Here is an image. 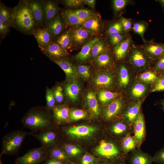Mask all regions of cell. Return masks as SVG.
<instances>
[{"label": "cell", "instance_id": "5b68a950", "mask_svg": "<svg viewBox=\"0 0 164 164\" xmlns=\"http://www.w3.org/2000/svg\"><path fill=\"white\" fill-rule=\"evenodd\" d=\"M54 127L39 132L38 133L30 132L40 142L41 146L48 151L57 147L56 145L57 139V133Z\"/></svg>", "mask_w": 164, "mask_h": 164}, {"label": "cell", "instance_id": "7a4b0ae2", "mask_svg": "<svg viewBox=\"0 0 164 164\" xmlns=\"http://www.w3.org/2000/svg\"><path fill=\"white\" fill-rule=\"evenodd\" d=\"M11 26L25 33H32L36 26L29 0H21L13 8Z\"/></svg>", "mask_w": 164, "mask_h": 164}, {"label": "cell", "instance_id": "d6a6232c", "mask_svg": "<svg viewBox=\"0 0 164 164\" xmlns=\"http://www.w3.org/2000/svg\"><path fill=\"white\" fill-rule=\"evenodd\" d=\"M61 148L57 146L49 151V157L65 164L68 161V158Z\"/></svg>", "mask_w": 164, "mask_h": 164}, {"label": "cell", "instance_id": "83f0119b", "mask_svg": "<svg viewBox=\"0 0 164 164\" xmlns=\"http://www.w3.org/2000/svg\"><path fill=\"white\" fill-rule=\"evenodd\" d=\"M130 164H152L153 158L150 155L141 151H135L131 156Z\"/></svg>", "mask_w": 164, "mask_h": 164}, {"label": "cell", "instance_id": "ac0fdd59", "mask_svg": "<svg viewBox=\"0 0 164 164\" xmlns=\"http://www.w3.org/2000/svg\"><path fill=\"white\" fill-rule=\"evenodd\" d=\"M44 22L46 25L57 15L59 10L57 3L51 0L43 1Z\"/></svg>", "mask_w": 164, "mask_h": 164}, {"label": "cell", "instance_id": "ab89813d", "mask_svg": "<svg viewBox=\"0 0 164 164\" xmlns=\"http://www.w3.org/2000/svg\"><path fill=\"white\" fill-rule=\"evenodd\" d=\"M45 98L46 102V106L52 110L56 105V101L53 92L51 89L47 86L46 88Z\"/></svg>", "mask_w": 164, "mask_h": 164}, {"label": "cell", "instance_id": "e575fe53", "mask_svg": "<svg viewBox=\"0 0 164 164\" xmlns=\"http://www.w3.org/2000/svg\"><path fill=\"white\" fill-rule=\"evenodd\" d=\"M148 26V23L144 21L135 22L132 25V30L135 33L141 37L144 43L146 41L144 38V34Z\"/></svg>", "mask_w": 164, "mask_h": 164}, {"label": "cell", "instance_id": "1f68e13d", "mask_svg": "<svg viewBox=\"0 0 164 164\" xmlns=\"http://www.w3.org/2000/svg\"><path fill=\"white\" fill-rule=\"evenodd\" d=\"M142 104L141 101H138L127 110L125 113V116L128 121L130 123H134L137 119Z\"/></svg>", "mask_w": 164, "mask_h": 164}, {"label": "cell", "instance_id": "003e7915", "mask_svg": "<svg viewBox=\"0 0 164 164\" xmlns=\"http://www.w3.org/2000/svg\"><path fill=\"white\" fill-rule=\"evenodd\" d=\"M0 164H2V163L1 162V163H0Z\"/></svg>", "mask_w": 164, "mask_h": 164}, {"label": "cell", "instance_id": "db71d44e", "mask_svg": "<svg viewBox=\"0 0 164 164\" xmlns=\"http://www.w3.org/2000/svg\"><path fill=\"white\" fill-rule=\"evenodd\" d=\"M64 2L67 6L74 8L79 7L84 3L83 0H66Z\"/></svg>", "mask_w": 164, "mask_h": 164}, {"label": "cell", "instance_id": "7dc6e473", "mask_svg": "<svg viewBox=\"0 0 164 164\" xmlns=\"http://www.w3.org/2000/svg\"><path fill=\"white\" fill-rule=\"evenodd\" d=\"M78 75L84 80H87L91 75L90 67L87 66L79 65L76 67Z\"/></svg>", "mask_w": 164, "mask_h": 164}, {"label": "cell", "instance_id": "8992f818", "mask_svg": "<svg viewBox=\"0 0 164 164\" xmlns=\"http://www.w3.org/2000/svg\"><path fill=\"white\" fill-rule=\"evenodd\" d=\"M40 49L43 54L54 62L67 57L69 55L67 50L63 48L54 42Z\"/></svg>", "mask_w": 164, "mask_h": 164}, {"label": "cell", "instance_id": "2e32d148", "mask_svg": "<svg viewBox=\"0 0 164 164\" xmlns=\"http://www.w3.org/2000/svg\"><path fill=\"white\" fill-rule=\"evenodd\" d=\"M131 36H129L123 41L114 46L113 52L116 60H121L124 59L133 44Z\"/></svg>", "mask_w": 164, "mask_h": 164}, {"label": "cell", "instance_id": "8fae6325", "mask_svg": "<svg viewBox=\"0 0 164 164\" xmlns=\"http://www.w3.org/2000/svg\"><path fill=\"white\" fill-rule=\"evenodd\" d=\"M95 131V128L93 127L81 125L66 128L64 130V132L69 137L81 138L90 135Z\"/></svg>", "mask_w": 164, "mask_h": 164}, {"label": "cell", "instance_id": "94428289", "mask_svg": "<svg viewBox=\"0 0 164 164\" xmlns=\"http://www.w3.org/2000/svg\"><path fill=\"white\" fill-rule=\"evenodd\" d=\"M162 5L164 8V0H157Z\"/></svg>", "mask_w": 164, "mask_h": 164}, {"label": "cell", "instance_id": "e0dca14e", "mask_svg": "<svg viewBox=\"0 0 164 164\" xmlns=\"http://www.w3.org/2000/svg\"><path fill=\"white\" fill-rule=\"evenodd\" d=\"M82 27L86 29L91 36L99 34L103 27L100 15L96 14L94 17L85 21Z\"/></svg>", "mask_w": 164, "mask_h": 164}, {"label": "cell", "instance_id": "6da1fadb", "mask_svg": "<svg viewBox=\"0 0 164 164\" xmlns=\"http://www.w3.org/2000/svg\"><path fill=\"white\" fill-rule=\"evenodd\" d=\"M21 122L32 132L36 133L54 127L55 123L52 110L46 106L32 107L22 118Z\"/></svg>", "mask_w": 164, "mask_h": 164}, {"label": "cell", "instance_id": "681fc988", "mask_svg": "<svg viewBox=\"0 0 164 164\" xmlns=\"http://www.w3.org/2000/svg\"><path fill=\"white\" fill-rule=\"evenodd\" d=\"M127 129L125 124L122 122H118L113 126L112 131L115 134L120 135L126 132Z\"/></svg>", "mask_w": 164, "mask_h": 164}, {"label": "cell", "instance_id": "e7e4bbea", "mask_svg": "<svg viewBox=\"0 0 164 164\" xmlns=\"http://www.w3.org/2000/svg\"><path fill=\"white\" fill-rule=\"evenodd\" d=\"M121 164H126L125 163V162H123L122 163H121Z\"/></svg>", "mask_w": 164, "mask_h": 164}, {"label": "cell", "instance_id": "4fadbf2b", "mask_svg": "<svg viewBox=\"0 0 164 164\" xmlns=\"http://www.w3.org/2000/svg\"><path fill=\"white\" fill-rule=\"evenodd\" d=\"M90 36L87 31L82 27H77L73 29L72 39L69 49L73 50L79 47L87 41Z\"/></svg>", "mask_w": 164, "mask_h": 164}, {"label": "cell", "instance_id": "277c9868", "mask_svg": "<svg viewBox=\"0 0 164 164\" xmlns=\"http://www.w3.org/2000/svg\"><path fill=\"white\" fill-rule=\"evenodd\" d=\"M49 157L48 151L42 146L29 150L25 154L18 157L15 164H39Z\"/></svg>", "mask_w": 164, "mask_h": 164}, {"label": "cell", "instance_id": "f546056e", "mask_svg": "<svg viewBox=\"0 0 164 164\" xmlns=\"http://www.w3.org/2000/svg\"><path fill=\"white\" fill-rule=\"evenodd\" d=\"M13 8H11L2 3L0 4V21L9 27L11 26Z\"/></svg>", "mask_w": 164, "mask_h": 164}, {"label": "cell", "instance_id": "44dd1931", "mask_svg": "<svg viewBox=\"0 0 164 164\" xmlns=\"http://www.w3.org/2000/svg\"><path fill=\"white\" fill-rule=\"evenodd\" d=\"M134 137L137 145L139 146L143 141L145 135V125L143 114L139 112L138 117L134 122Z\"/></svg>", "mask_w": 164, "mask_h": 164}, {"label": "cell", "instance_id": "6125c7cd", "mask_svg": "<svg viewBox=\"0 0 164 164\" xmlns=\"http://www.w3.org/2000/svg\"><path fill=\"white\" fill-rule=\"evenodd\" d=\"M161 104L162 106V108L164 110V100L162 101Z\"/></svg>", "mask_w": 164, "mask_h": 164}, {"label": "cell", "instance_id": "484cf974", "mask_svg": "<svg viewBox=\"0 0 164 164\" xmlns=\"http://www.w3.org/2000/svg\"><path fill=\"white\" fill-rule=\"evenodd\" d=\"M100 39L98 38H95L88 41L83 46L81 50L76 56V60L80 62H84L86 61L90 56L92 47Z\"/></svg>", "mask_w": 164, "mask_h": 164}, {"label": "cell", "instance_id": "603a6c76", "mask_svg": "<svg viewBox=\"0 0 164 164\" xmlns=\"http://www.w3.org/2000/svg\"><path fill=\"white\" fill-rule=\"evenodd\" d=\"M86 104L92 116L97 117L100 113V109L95 93L89 91L87 93L85 97Z\"/></svg>", "mask_w": 164, "mask_h": 164}, {"label": "cell", "instance_id": "52a82bcc", "mask_svg": "<svg viewBox=\"0 0 164 164\" xmlns=\"http://www.w3.org/2000/svg\"><path fill=\"white\" fill-rule=\"evenodd\" d=\"M95 150L99 155L110 160L117 159L120 154L119 150L114 144L104 140L101 141Z\"/></svg>", "mask_w": 164, "mask_h": 164}, {"label": "cell", "instance_id": "c3c4849f", "mask_svg": "<svg viewBox=\"0 0 164 164\" xmlns=\"http://www.w3.org/2000/svg\"><path fill=\"white\" fill-rule=\"evenodd\" d=\"M119 20L124 32L128 34L132 30L133 24L132 20L131 19L126 18L124 17H121Z\"/></svg>", "mask_w": 164, "mask_h": 164}, {"label": "cell", "instance_id": "4dcf8cb0", "mask_svg": "<svg viewBox=\"0 0 164 164\" xmlns=\"http://www.w3.org/2000/svg\"><path fill=\"white\" fill-rule=\"evenodd\" d=\"M109 50V46L106 42L100 39L92 47L90 56L94 58L99 55L108 53Z\"/></svg>", "mask_w": 164, "mask_h": 164}, {"label": "cell", "instance_id": "8d00e7d4", "mask_svg": "<svg viewBox=\"0 0 164 164\" xmlns=\"http://www.w3.org/2000/svg\"><path fill=\"white\" fill-rule=\"evenodd\" d=\"M129 81L128 69L125 65L121 64L119 68V84L121 87H125L128 84Z\"/></svg>", "mask_w": 164, "mask_h": 164}, {"label": "cell", "instance_id": "816d5d0a", "mask_svg": "<svg viewBox=\"0 0 164 164\" xmlns=\"http://www.w3.org/2000/svg\"><path fill=\"white\" fill-rule=\"evenodd\" d=\"M155 83L152 92L164 91V78L159 77Z\"/></svg>", "mask_w": 164, "mask_h": 164}, {"label": "cell", "instance_id": "03108f58", "mask_svg": "<svg viewBox=\"0 0 164 164\" xmlns=\"http://www.w3.org/2000/svg\"><path fill=\"white\" fill-rule=\"evenodd\" d=\"M107 164V163H102V164Z\"/></svg>", "mask_w": 164, "mask_h": 164}, {"label": "cell", "instance_id": "d4e9b609", "mask_svg": "<svg viewBox=\"0 0 164 164\" xmlns=\"http://www.w3.org/2000/svg\"><path fill=\"white\" fill-rule=\"evenodd\" d=\"M64 22L61 17L57 15L46 25L52 38L58 36L61 34L63 29Z\"/></svg>", "mask_w": 164, "mask_h": 164}, {"label": "cell", "instance_id": "4316f807", "mask_svg": "<svg viewBox=\"0 0 164 164\" xmlns=\"http://www.w3.org/2000/svg\"><path fill=\"white\" fill-rule=\"evenodd\" d=\"M122 104V101L121 98L113 101L104 110L105 118L109 120L116 116L121 110Z\"/></svg>", "mask_w": 164, "mask_h": 164}, {"label": "cell", "instance_id": "5bb4252c", "mask_svg": "<svg viewBox=\"0 0 164 164\" xmlns=\"http://www.w3.org/2000/svg\"><path fill=\"white\" fill-rule=\"evenodd\" d=\"M52 111L55 123L59 125L69 121L70 108L67 104L56 105Z\"/></svg>", "mask_w": 164, "mask_h": 164}, {"label": "cell", "instance_id": "7402d4cb", "mask_svg": "<svg viewBox=\"0 0 164 164\" xmlns=\"http://www.w3.org/2000/svg\"><path fill=\"white\" fill-rule=\"evenodd\" d=\"M62 18L66 27L82 25L86 20L79 18L71 9H67L61 13Z\"/></svg>", "mask_w": 164, "mask_h": 164}, {"label": "cell", "instance_id": "60d3db41", "mask_svg": "<svg viewBox=\"0 0 164 164\" xmlns=\"http://www.w3.org/2000/svg\"><path fill=\"white\" fill-rule=\"evenodd\" d=\"M62 148L67 155L68 158L74 157L81 153V150L75 145L68 144H65Z\"/></svg>", "mask_w": 164, "mask_h": 164}, {"label": "cell", "instance_id": "7bdbcfd3", "mask_svg": "<svg viewBox=\"0 0 164 164\" xmlns=\"http://www.w3.org/2000/svg\"><path fill=\"white\" fill-rule=\"evenodd\" d=\"M73 10L74 13L79 18L86 21L94 17L96 14L88 9H79Z\"/></svg>", "mask_w": 164, "mask_h": 164}, {"label": "cell", "instance_id": "f1b7e54d", "mask_svg": "<svg viewBox=\"0 0 164 164\" xmlns=\"http://www.w3.org/2000/svg\"><path fill=\"white\" fill-rule=\"evenodd\" d=\"M73 35V29L66 30L57 36L55 42L63 48L67 50L69 49Z\"/></svg>", "mask_w": 164, "mask_h": 164}, {"label": "cell", "instance_id": "f6af8a7d", "mask_svg": "<svg viewBox=\"0 0 164 164\" xmlns=\"http://www.w3.org/2000/svg\"><path fill=\"white\" fill-rule=\"evenodd\" d=\"M86 116V112L83 110L70 109V120L72 121L78 120L85 118Z\"/></svg>", "mask_w": 164, "mask_h": 164}, {"label": "cell", "instance_id": "9a60e30c", "mask_svg": "<svg viewBox=\"0 0 164 164\" xmlns=\"http://www.w3.org/2000/svg\"><path fill=\"white\" fill-rule=\"evenodd\" d=\"M29 6L37 28L44 22L43 1L29 0Z\"/></svg>", "mask_w": 164, "mask_h": 164}, {"label": "cell", "instance_id": "f907efd6", "mask_svg": "<svg viewBox=\"0 0 164 164\" xmlns=\"http://www.w3.org/2000/svg\"><path fill=\"white\" fill-rule=\"evenodd\" d=\"M131 2L128 0H114L113 1V7L116 12L123 9Z\"/></svg>", "mask_w": 164, "mask_h": 164}, {"label": "cell", "instance_id": "f5cc1de1", "mask_svg": "<svg viewBox=\"0 0 164 164\" xmlns=\"http://www.w3.org/2000/svg\"><path fill=\"white\" fill-rule=\"evenodd\" d=\"M152 158L153 162L164 164V147L156 152Z\"/></svg>", "mask_w": 164, "mask_h": 164}, {"label": "cell", "instance_id": "74e56055", "mask_svg": "<svg viewBox=\"0 0 164 164\" xmlns=\"http://www.w3.org/2000/svg\"><path fill=\"white\" fill-rule=\"evenodd\" d=\"M137 145V142L134 136L128 135L123 139L122 146L126 152L134 149Z\"/></svg>", "mask_w": 164, "mask_h": 164}, {"label": "cell", "instance_id": "6f0895ef", "mask_svg": "<svg viewBox=\"0 0 164 164\" xmlns=\"http://www.w3.org/2000/svg\"><path fill=\"white\" fill-rule=\"evenodd\" d=\"M9 26L0 21V35L1 38H4L8 33Z\"/></svg>", "mask_w": 164, "mask_h": 164}, {"label": "cell", "instance_id": "680465c9", "mask_svg": "<svg viewBox=\"0 0 164 164\" xmlns=\"http://www.w3.org/2000/svg\"><path fill=\"white\" fill-rule=\"evenodd\" d=\"M42 164H64L63 162L49 157Z\"/></svg>", "mask_w": 164, "mask_h": 164}, {"label": "cell", "instance_id": "3957f363", "mask_svg": "<svg viewBox=\"0 0 164 164\" xmlns=\"http://www.w3.org/2000/svg\"><path fill=\"white\" fill-rule=\"evenodd\" d=\"M30 133L22 130H17L5 135L2 140L0 156L4 154L10 155L17 154L25 137Z\"/></svg>", "mask_w": 164, "mask_h": 164}, {"label": "cell", "instance_id": "d590c367", "mask_svg": "<svg viewBox=\"0 0 164 164\" xmlns=\"http://www.w3.org/2000/svg\"><path fill=\"white\" fill-rule=\"evenodd\" d=\"M54 94L56 101V105L63 104L65 97L64 85L57 84L51 89Z\"/></svg>", "mask_w": 164, "mask_h": 164}, {"label": "cell", "instance_id": "f35d334b", "mask_svg": "<svg viewBox=\"0 0 164 164\" xmlns=\"http://www.w3.org/2000/svg\"><path fill=\"white\" fill-rule=\"evenodd\" d=\"M109 38L110 43L115 46L120 43L129 36L125 33H116L107 35Z\"/></svg>", "mask_w": 164, "mask_h": 164}, {"label": "cell", "instance_id": "9c48e42d", "mask_svg": "<svg viewBox=\"0 0 164 164\" xmlns=\"http://www.w3.org/2000/svg\"><path fill=\"white\" fill-rule=\"evenodd\" d=\"M130 51L129 61L133 66L138 68H143L146 66L147 60L140 46L133 44Z\"/></svg>", "mask_w": 164, "mask_h": 164}, {"label": "cell", "instance_id": "d6986e66", "mask_svg": "<svg viewBox=\"0 0 164 164\" xmlns=\"http://www.w3.org/2000/svg\"><path fill=\"white\" fill-rule=\"evenodd\" d=\"M64 89L67 99L73 102L77 100L80 93L81 88L77 80L66 82L64 84Z\"/></svg>", "mask_w": 164, "mask_h": 164}, {"label": "cell", "instance_id": "91938a15", "mask_svg": "<svg viewBox=\"0 0 164 164\" xmlns=\"http://www.w3.org/2000/svg\"><path fill=\"white\" fill-rule=\"evenodd\" d=\"M83 3L87 5L91 8L94 9L95 5V0H83Z\"/></svg>", "mask_w": 164, "mask_h": 164}, {"label": "cell", "instance_id": "be15d7a7", "mask_svg": "<svg viewBox=\"0 0 164 164\" xmlns=\"http://www.w3.org/2000/svg\"><path fill=\"white\" fill-rule=\"evenodd\" d=\"M162 78H164V72L162 73V74L160 77Z\"/></svg>", "mask_w": 164, "mask_h": 164}, {"label": "cell", "instance_id": "bcb514c9", "mask_svg": "<svg viewBox=\"0 0 164 164\" xmlns=\"http://www.w3.org/2000/svg\"><path fill=\"white\" fill-rule=\"evenodd\" d=\"M146 90V87L144 84L141 83L136 84L132 89V95L134 98H139L143 95Z\"/></svg>", "mask_w": 164, "mask_h": 164}, {"label": "cell", "instance_id": "cb8c5ba5", "mask_svg": "<svg viewBox=\"0 0 164 164\" xmlns=\"http://www.w3.org/2000/svg\"><path fill=\"white\" fill-rule=\"evenodd\" d=\"M91 63L93 66L99 69L109 68L114 64L112 57L108 53L96 57L91 60Z\"/></svg>", "mask_w": 164, "mask_h": 164}, {"label": "cell", "instance_id": "9f6ffc18", "mask_svg": "<svg viewBox=\"0 0 164 164\" xmlns=\"http://www.w3.org/2000/svg\"><path fill=\"white\" fill-rule=\"evenodd\" d=\"M95 161L94 158L92 155L88 154L84 155L81 160V164H93Z\"/></svg>", "mask_w": 164, "mask_h": 164}, {"label": "cell", "instance_id": "11a10c76", "mask_svg": "<svg viewBox=\"0 0 164 164\" xmlns=\"http://www.w3.org/2000/svg\"><path fill=\"white\" fill-rule=\"evenodd\" d=\"M154 69L157 71L164 72V54L157 60Z\"/></svg>", "mask_w": 164, "mask_h": 164}, {"label": "cell", "instance_id": "30bf717a", "mask_svg": "<svg viewBox=\"0 0 164 164\" xmlns=\"http://www.w3.org/2000/svg\"><path fill=\"white\" fill-rule=\"evenodd\" d=\"M140 46L145 53L157 60L164 54V43H157L152 40L146 41Z\"/></svg>", "mask_w": 164, "mask_h": 164}, {"label": "cell", "instance_id": "ffe728a7", "mask_svg": "<svg viewBox=\"0 0 164 164\" xmlns=\"http://www.w3.org/2000/svg\"><path fill=\"white\" fill-rule=\"evenodd\" d=\"M32 34L36 39L39 48L46 46L53 42L52 36L46 27L37 28Z\"/></svg>", "mask_w": 164, "mask_h": 164}, {"label": "cell", "instance_id": "b9f144b4", "mask_svg": "<svg viewBox=\"0 0 164 164\" xmlns=\"http://www.w3.org/2000/svg\"><path fill=\"white\" fill-rule=\"evenodd\" d=\"M159 77L156 73L151 71H148L141 73L139 76V78L141 80L145 82L152 83H155Z\"/></svg>", "mask_w": 164, "mask_h": 164}, {"label": "cell", "instance_id": "ba28073f", "mask_svg": "<svg viewBox=\"0 0 164 164\" xmlns=\"http://www.w3.org/2000/svg\"><path fill=\"white\" fill-rule=\"evenodd\" d=\"M91 82L93 86L97 89L109 88L113 85V77L109 72L98 71L96 73Z\"/></svg>", "mask_w": 164, "mask_h": 164}, {"label": "cell", "instance_id": "7c38bea8", "mask_svg": "<svg viewBox=\"0 0 164 164\" xmlns=\"http://www.w3.org/2000/svg\"><path fill=\"white\" fill-rule=\"evenodd\" d=\"M54 63L64 72L67 82L76 80L78 76L77 68L72 63L67 57Z\"/></svg>", "mask_w": 164, "mask_h": 164}, {"label": "cell", "instance_id": "836d02e7", "mask_svg": "<svg viewBox=\"0 0 164 164\" xmlns=\"http://www.w3.org/2000/svg\"><path fill=\"white\" fill-rule=\"evenodd\" d=\"M118 94L106 90H101L97 94L99 101L103 104L107 103L115 98Z\"/></svg>", "mask_w": 164, "mask_h": 164}, {"label": "cell", "instance_id": "ee69618b", "mask_svg": "<svg viewBox=\"0 0 164 164\" xmlns=\"http://www.w3.org/2000/svg\"><path fill=\"white\" fill-rule=\"evenodd\" d=\"M116 33H125L119 20L110 24L106 30L107 35Z\"/></svg>", "mask_w": 164, "mask_h": 164}]
</instances>
